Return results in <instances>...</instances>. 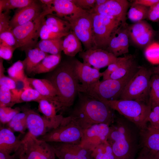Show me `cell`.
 <instances>
[{"label": "cell", "mask_w": 159, "mask_h": 159, "mask_svg": "<svg viewBox=\"0 0 159 159\" xmlns=\"http://www.w3.org/2000/svg\"><path fill=\"white\" fill-rule=\"evenodd\" d=\"M129 6V3L126 0H107L90 13L109 16L124 23L126 22V15Z\"/></svg>", "instance_id": "obj_17"}, {"label": "cell", "mask_w": 159, "mask_h": 159, "mask_svg": "<svg viewBox=\"0 0 159 159\" xmlns=\"http://www.w3.org/2000/svg\"><path fill=\"white\" fill-rule=\"evenodd\" d=\"M110 125L105 123L94 125L83 131L80 144L91 151L96 146L107 140Z\"/></svg>", "instance_id": "obj_13"}, {"label": "cell", "mask_w": 159, "mask_h": 159, "mask_svg": "<svg viewBox=\"0 0 159 159\" xmlns=\"http://www.w3.org/2000/svg\"><path fill=\"white\" fill-rule=\"evenodd\" d=\"M93 159H116L112 148L107 140L96 146L91 151Z\"/></svg>", "instance_id": "obj_31"}, {"label": "cell", "mask_w": 159, "mask_h": 159, "mask_svg": "<svg viewBox=\"0 0 159 159\" xmlns=\"http://www.w3.org/2000/svg\"><path fill=\"white\" fill-rule=\"evenodd\" d=\"M73 57L61 62L50 72L47 79L57 92L59 110L73 105L79 92L80 83L75 71V59Z\"/></svg>", "instance_id": "obj_3"}, {"label": "cell", "mask_w": 159, "mask_h": 159, "mask_svg": "<svg viewBox=\"0 0 159 159\" xmlns=\"http://www.w3.org/2000/svg\"><path fill=\"white\" fill-rule=\"evenodd\" d=\"M81 42L72 30L63 39L62 51L70 57L83 51Z\"/></svg>", "instance_id": "obj_26"}, {"label": "cell", "mask_w": 159, "mask_h": 159, "mask_svg": "<svg viewBox=\"0 0 159 159\" xmlns=\"http://www.w3.org/2000/svg\"><path fill=\"white\" fill-rule=\"evenodd\" d=\"M15 104L11 91L4 85H0V107H11Z\"/></svg>", "instance_id": "obj_39"}, {"label": "cell", "mask_w": 159, "mask_h": 159, "mask_svg": "<svg viewBox=\"0 0 159 159\" xmlns=\"http://www.w3.org/2000/svg\"><path fill=\"white\" fill-rule=\"evenodd\" d=\"M8 128L13 131L24 133L27 129L26 114L25 112H20L16 115L7 124Z\"/></svg>", "instance_id": "obj_34"}, {"label": "cell", "mask_w": 159, "mask_h": 159, "mask_svg": "<svg viewBox=\"0 0 159 159\" xmlns=\"http://www.w3.org/2000/svg\"><path fill=\"white\" fill-rule=\"evenodd\" d=\"M23 111L26 114V123L28 132L37 138L44 135L58 127L63 120H50L30 109L24 108Z\"/></svg>", "instance_id": "obj_12"}, {"label": "cell", "mask_w": 159, "mask_h": 159, "mask_svg": "<svg viewBox=\"0 0 159 159\" xmlns=\"http://www.w3.org/2000/svg\"><path fill=\"white\" fill-rule=\"evenodd\" d=\"M10 12L8 11L0 13V33L12 30L10 26Z\"/></svg>", "instance_id": "obj_47"}, {"label": "cell", "mask_w": 159, "mask_h": 159, "mask_svg": "<svg viewBox=\"0 0 159 159\" xmlns=\"http://www.w3.org/2000/svg\"><path fill=\"white\" fill-rule=\"evenodd\" d=\"M44 99L49 100L47 98L41 95L36 90L29 87L26 88L16 98L15 103L31 101L38 102Z\"/></svg>", "instance_id": "obj_36"}, {"label": "cell", "mask_w": 159, "mask_h": 159, "mask_svg": "<svg viewBox=\"0 0 159 159\" xmlns=\"http://www.w3.org/2000/svg\"><path fill=\"white\" fill-rule=\"evenodd\" d=\"M22 144V140L16 136L9 128L1 127L0 151L11 154L17 151Z\"/></svg>", "instance_id": "obj_24"}, {"label": "cell", "mask_w": 159, "mask_h": 159, "mask_svg": "<svg viewBox=\"0 0 159 159\" xmlns=\"http://www.w3.org/2000/svg\"><path fill=\"white\" fill-rule=\"evenodd\" d=\"M22 141L25 159H55L54 148L49 142L37 139L28 132Z\"/></svg>", "instance_id": "obj_10"}, {"label": "cell", "mask_w": 159, "mask_h": 159, "mask_svg": "<svg viewBox=\"0 0 159 159\" xmlns=\"http://www.w3.org/2000/svg\"><path fill=\"white\" fill-rule=\"evenodd\" d=\"M80 9L90 12L94 8L95 0H72Z\"/></svg>", "instance_id": "obj_48"}, {"label": "cell", "mask_w": 159, "mask_h": 159, "mask_svg": "<svg viewBox=\"0 0 159 159\" xmlns=\"http://www.w3.org/2000/svg\"><path fill=\"white\" fill-rule=\"evenodd\" d=\"M71 30L80 41L85 50L95 48L93 38L92 16L89 12L70 21Z\"/></svg>", "instance_id": "obj_11"}, {"label": "cell", "mask_w": 159, "mask_h": 159, "mask_svg": "<svg viewBox=\"0 0 159 159\" xmlns=\"http://www.w3.org/2000/svg\"><path fill=\"white\" fill-rule=\"evenodd\" d=\"M126 23L122 24L112 35L105 50L117 57L129 52V39Z\"/></svg>", "instance_id": "obj_15"}, {"label": "cell", "mask_w": 159, "mask_h": 159, "mask_svg": "<svg viewBox=\"0 0 159 159\" xmlns=\"http://www.w3.org/2000/svg\"><path fill=\"white\" fill-rule=\"evenodd\" d=\"M47 15L44 10L35 19L11 30L17 43L18 48L23 50L33 48L37 44L43 19Z\"/></svg>", "instance_id": "obj_9"}, {"label": "cell", "mask_w": 159, "mask_h": 159, "mask_svg": "<svg viewBox=\"0 0 159 159\" xmlns=\"http://www.w3.org/2000/svg\"><path fill=\"white\" fill-rule=\"evenodd\" d=\"M138 66L134 57L129 54L128 58L125 62L112 73L108 79H118L121 78Z\"/></svg>", "instance_id": "obj_33"}, {"label": "cell", "mask_w": 159, "mask_h": 159, "mask_svg": "<svg viewBox=\"0 0 159 159\" xmlns=\"http://www.w3.org/2000/svg\"><path fill=\"white\" fill-rule=\"evenodd\" d=\"M151 70L153 74L159 75V64L157 66L153 68Z\"/></svg>", "instance_id": "obj_55"}, {"label": "cell", "mask_w": 159, "mask_h": 159, "mask_svg": "<svg viewBox=\"0 0 159 159\" xmlns=\"http://www.w3.org/2000/svg\"><path fill=\"white\" fill-rule=\"evenodd\" d=\"M50 143L54 148L56 156L59 159H93L91 151L80 144Z\"/></svg>", "instance_id": "obj_16"}, {"label": "cell", "mask_w": 159, "mask_h": 159, "mask_svg": "<svg viewBox=\"0 0 159 159\" xmlns=\"http://www.w3.org/2000/svg\"><path fill=\"white\" fill-rule=\"evenodd\" d=\"M127 29L129 38L136 45L141 47H146L151 43L154 32L146 21L143 20L128 25Z\"/></svg>", "instance_id": "obj_19"}, {"label": "cell", "mask_w": 159, "mask_h": 159, "mask_svg": "<svg viewBox=\"0 0 159 159\" xmlns=\"http://www.w3.org/2000/svg\"><path fill=\"white\" fill-rule=\"evenodd\" d=\"M15 49L6 45L0 44V59L10 60Z\"/></svg>", "instance_id": "obj_49"}, {"label": "cell", "mask_w": 159, "mask_h": 159, "mask_svg": "<svg viewBox=\"0 0 159 159\" xmlns=\"http://www.w3.org/2000/svg\"><path fill=\"white\" fill-rule=\"evenodd\" d=\"M89 12L77 6L72 0H54L52 6L48 11L53 14L69 22Z\"/></svg>", "instance_id": "obj_18"}, {"label": "cell", "mask_w": 159, "mask_h": 159, "mask_svg": "<svg viewBox=\"0 0 159 159\" xmlns=\"http://www.w3.org/2000/svg\"><path fill=\"white\" fill-rule=\"evenodd\" d=\"M78 101L69 115L83 131L95 124L110 125L115 115L114 110L102 101L79 92Z\"/></svg>", "instance_id": "obj_2"}, {"label": "cell", "mask_w": 159, "mask_h": 159, "mask_svg": "<svg viewBox=\"0 0 159 159\" xmlns=\"http://www.w3.org/2000/svg\"><path fill=\"white\" fill-rule=\"evenodd\" d=\"M74 69L80 83L79 91L99 81L102 76V73L99 69L92 68L76 59Z\"/></svg>", "instance_id": "obj_20"}, {"label": "cell", "mask_w": 159, "mask_h": 159, "mask_svg": "<svg viewBox=\"0 0 159 159\" xmlns=\"http://www.w3.org/2000/svg\"><path fill=\"white\" fill-rule=\"evenodd\" d=\"M145 47V54L147 59L153 63L159 64V43H150Z\"/></svg>", "instance_id": "obj_41"}, {"label": "cell", "mask_w": 159, "mask_h": 159, "mask_svg": "<svg viewBox=\"0 0 159 159\" xmlns=\"http://www.w3.org/2000/svg\"><path fill=\"white\" fill-rule=\"evenodd\" d=\"M20 109L18 107L12 108L8 107H0V121L4 124L9 123L17 114L20 112Z\"/></svg>", "instance_id": "obj_42"}, {"label": "cell", "mask_w": 159, "mask_h": 159, "mask_svg": "<svg viewBox=\"0 0 159 159\" xmlns=\"http://www.w3.org/2000/svg\"><path fill=\"white\" fill-rule=\"evenodd\" d=\"M95 48L105 49L114 32L123 23L106 15L92 13Z\"/></svg>", "instance_id": "obj_8"}, {"label": "cell", "mask_w": 159, "mask_h": 159, "mask_svg": "<svg viewBox=\"0 0 159 159\" xmlns=\"http://www.w3.org/2000/svg\"><path fill=\"white\" fill-rule=\"evenodd\" d=\"M148 7L138 4H132L127 14L129 19L136 23L147 18Z\"/></svg>", "instance_id": "obj_32"}, {"label": "cell", "mask_w": 159, "mask_h": 159, "mask_svg": "<svg viewBox=\"0 0 159 159\" xmlns=\"http://www.w3.org/2000/svg\"><path fill=\"white\" fill-rule=\"evenodd\" d=\"M135 159H154L153 154L147 149L142 148Z\"/></svg>", "instance_id": "obj_52"}, {"label": "cell", "mask_w": 159, "mask_h": 159, "mask_svg": "<svg viewBox=\"0 0 159 159\" xmlns=\"http://www.w3.org/2000/svg\"><path fill=\"white\" fill-rule=\"evenodd\" d=\"M61 55H48L35 67L32 74L50 72L54 70L61 62Z\"/></svg>", "instance_id": "obj_28"}, {"label": "cell", "mask_w": 159, "mask_h": 159, "mask_svg": "<svg viewBox=\"0 0 159 159\" xmlns=\"http://www.w3.org/2000/svg\"><path fill=\"white\" fill-rule=\"evenodd\" d=\"M148 103L150 106L159 105V75H152L148 94Z\"/></svg>", "instance_id": "obj_35"}, {"label": "cell", "mask_w": 159, "mask_h": 159, "mask_svg": "<svg viewBox=\"0 0 159 159\" xmlns=\"http://www.w3.org/2000/svg\"><path fill=\"white\" fill-rule=\"evenodd\" d=\"M24 151V145L23 143L20 148L13 154L0 151V159H19Z\"/></svg>", "instance_id": "obj_51"}, {"label": "cell", "mask_w": 159, "mask_h": 159, "mask_svg": "<svg viewBox=\"0 0 159 159\" xmlns=\"http://www.w3.org/2000/svg\"><path fill=\"white\" fill-rule=\"evenodd\" d=\"M32 0H0V13L3 11H10L15 8L19 9L27 6L35 1Z\"/></svg>", "instance_id": "obj_37"}, {"label": "cell", "mask_w": 159, "mask_h": 159, "mask_svg": "<svg viewBox=\"0 0 159 159\" xmlns=\"http://www.w3.org/2000/svg\"><path fill=\"white\" fill-rule=\"evenodd\" d=\"M150 107L151 109L147 119L148 123L153 127L159 128V105Z\"/></svg>", "instance_id": "obj_46"}, {"label": "cell", "mask_w": 159, "mask_h": 159, "mask_svg": "<svg viewBox=\"0 0 159 159\" xmlns=\"http://www.w3.org/2000/svg\"><path fill=\"white\" fill-rule=\"evenodd\" d=\"M141 147L145 148L153 154L159 151V128L148 123L140 130Z\"/></svg>", "instance_id": "obj_23"}, {"label": "cell", "mask_w": 159, "mask_h": 159, "mask_svg": "<svg viewBox=\"0 0 159 159\" xmlns=\"http://www.w3.org/2000/svg\"><path fill=\"white\" fill-rule=\"evenodd\" d=\"M45 21L47 27L56 33L68 34L72 30L71 24L68 21L53 15H47Z\"/></svg>", "instance_id": "obj_27"}, {"label": "cell", "mask_w": 159, "mask_h": 159, "mask_svg": "<svg viewBox=\"0 0 159 159\" xmlns=\"http://www.w3.org/2000/svg\"><path fill=\"white\" fill-rule=\"evenodd\" d=\"M43 10L42 4L36 1L27 6L19 9L10 20L11 29L35 19Z\"/></svg>", "instance_id": "obj_21"}, {"label": "cell", "mask_w": 159, "mask_h": 159, "mask_svg": "<svg viewBox=\"0 0 159 159\" xmlns=\"http://www.w3.org/2000/svg\"><path fill=\"white\" fill-rule=\"evenodd\" d=\"M25 66L23 61L19 60L14 63L7 69V73L14 80H23L27 77L25 74Z\"/></svg>", "instance_id": "obj_38"}, {"label": "cell", "mask_w": 159, "mask_h": 159, "mask_svg": "<svg viewBox=\"0 0 159 159\" xmlns=\"http://www.w3.org/2000/svg\"><path fill=\"white\" fill-rule=\"evenodd\" d=\"M83 132V130L69 116L64 117L58 127L39 139L49 143L80 144Z\"/></svg>", "instance_id": "obj_7"}, {"label": "cell", "mask_w": 159, "mask_h": 159, "mask_svg": "<svg viewBox=\"0 0 159 159\" xmlns=\"http://www.w3.org/2000/svg\"><path fill=\"white\" fill-rule=\"evenodd\" d=\"M139 67H135L121 78L99 81L87 88L80 90L79 92L99 100H119L125 86Z\"/></svg>", "instance_id": "obj_4"}, {"label": "cell", "mask_w": 159, "mask_h": 159, "mask_svg": "<svg viewBox=\"0 0 159 159\" xmlns=\"http://www.w3.org/2000/svg\"><path fill=\"white\" fill-rule=\"evenodd\" d=\"M68 34L57 33L53 32L46 26L45 17L43 19L39 34V37L41 40L61 39L64 37Z\"/></svg>", "instance_id": "obj_40"}, {"label": "cell", "mask_w": 159, "mask_h": 159, "mask_svg": "<svg viewBox=\"0 0 159 159\" xmlns=\"http://www.w3.org/2000/svg\"><path fill=\"white\" fill-rule=\"evenodd\" d=\"M31 87L37 91L41 95L47 98L59 110L57 92L52 83L47 79L27 77Z\"/></svg>", "instance_id": "obj_22"}, {"label": "cell", "mask_w": 159, "mask_h": 159, "mask_svg": "<svg viewBox=\"0 0 159 159\" xmlns=\"http://www.w3.org/2000/svg\"><path fill=\"white\" fill-rule=\"evenodd\" d=\"M107 1V0H95L94 7L92 10L96 9L101 5L105 3Z\"/></svg>", "instance_id": "obj_54"}, {"label": "cell", "mask_w": 159, "mask_h": 159, "mask_svg": "<svg viewBox=\"0 0 159 159\" xmlns=\"http://www.w3.org/2000/svg\"><path fill=\"white\" fill-rule=\"evenodd\" d=\"M4 68L3 64V60H0V85H4L11 91L14 90L16 86L15 81L10 77L5 76L4 73Z\"/></svg>", "instance_id": "obj_44"}, {"label": "cell", "mask_w": 159, "mask_h": 159, "mask_svg": "<svg viewBox=\"0 0 159 159\" xmlns=\"http://www.w3.org/2000/svg\"><path fill=\"white\" fill-rule=\"evenodd\" d=\"M152 74L151 70L139 66L125 86L119 99L136 100L148 103L150 82Z\"/></svg>", "instance_id": "obj_6"}, {"label": "cell", "mask_w": 159, "mask_h": 159, "mask_svg": "<svg viewBox=\"0 0 159 159\" xmlns=\"http://www.w3.org/2000/svg\"><path fill=\"white\" fill-rule=\"evenodd\" d=\"M19 159H25L24 155V151L23 153L21 155Z\"/></svg>", "instance_id": "obj_57"}, {"label": "cell", "mask_w": 159, "mask_h": 159, "mask_svg": "<svg viewBox=\"0 0 159 159\" xmlns=\"http://www.w3.org/2000/svg\"><path fill=\"white\" fill-rule=\"evenodd\" d=\"M129 55L123 57H117L115 62L110 64L107 68L102 72L103 80L107 79L109 76L117 69L127 60Z\"/></svg>", "instance_id": "obj_43"}, {"label": "cell", "mask_w": 159, "mask_h": 159, "mask_svg": "<svg viewBox=\"0 0 159 159\" xmlns=\"http://www.w3.org/2000/svg\"><path fill=\"white\" fill-rule=\"evenodd\" d=\"M26 58L23 60L25 69L28 75L32 74L35 67L48 54L35 47L26 50Z\"/></svg>", "instance_id": "obj_25"}, {"label": "cell", "mask_w": 159, "mask_h": 159, "mask_svg": "<svg viewBox=\"0 0 159 159\" xmlns=\"http://www.w3.org/2000/svg\"><path fill=\"white\" fill-rule=\"evenodd\" d=\"M0 44L6 45L15 49L18 48L16 39L11 30L0 33Z\"/></svg>", "instance_id": "obj_45"}, {"label": "cell", "mask_w": 159, "mask_h": 159, "mask_svg": "<svg viewBox=\"0 0 159 159\" xmlns=\"http://www.w3.org/2000/svg\"><path fill=\"white\" fill-rule=\"evenodd\" d=\"M159 1V0H136L132 4H138L147 7L152 6Z\"/></svg>", "instance_id": "obj_53"}, {"label": "cell", "mask_w": 159, "mask_h": 159, "mask_svg": "<svg viewBox=\"0 0 159 159\" xmlns=\"http://www.w3.org/2000/svg\"><path fill=\"white\" fill-rule=\"evenodd\" d=\"M38 103V110L47 119L53 121H62L64 117L61 115H57V109L52 102L47 99L39 100Z\"/></svg>", "instance_id": "obj_29"}, {"label": "cell", "mask_w": 159, "mask_h": 159, "mask_svg": "<svg viewBox=\"0 0 159 159\" xmlns=\"http://www.w3.org/2000/svg\"><path fill=\"white\" fill-rule=\"evenodd\" d=\"M147 18L153 21L159 20V1L149 8Z\"/></svg>", "instance_id": "obj_50"}, {"label": "cell", "mask_w": 159, "mask_h": 159, "mask_svg": "<svg viewBox=\"0 0 159 159\" xmlns=\"http://www.w3.org/2000/svg\"><path fill=\"white\" fill-rule=\"evenodd\" d=\"M154 159H159V151L153 154Z\"/></svg>", "instance_id": "obj_56"}, {"label": "cell", "mask_w": 159, "mask_h": 159, "mask_svg": "<svg viewBox=\"0 0 159 159\" xmlns=\"http://www.w3.org/2000/svg\"><path fill=\"white\" fill-rule=\"evenodd\" d=\"M107 141L116 159H135L141 148L140 129L122 115L115 116Z\"/></svg>", "instance_id": "obj_1"}, {"label": "cell", "mask_w": 159, "mask_h": 159, "mask_svg": "<svg viewBox=\"0 0 159 159\" xmlns=\"http://www.w3.org/2000/svg\"><path fill=\"white\" fill-rule=\"evenodd\" d=\"M135 125L140 130L148 124L147 119L151 109L148 103L132 100H100Z\"/></svg>", "instance_id": "obj_5"}, {"label": "cell", "mask_w": 159, "mask_h": 159, "mask_svg": "<svg viewBox=\"0 0 159 159\" xmlns=\"http://www.w3.org/2000/svg\"><path fill=\"white\" fill-rule=\"evenodd\" d=\"M79 56L84 63L99 69L115 62L117 57L105 50L97 48L83 51Z\"/></svg>", "instance_id": "obj_14"}, {"label": "cell", "mask_w": 159, "mask_h": 159, "mask_svg": "<svg viewBox=\"0 0 159 159\" xmlns=\"http://www.w3.org/2000/svg\"><path fill=\"white\" fill-rule=\"evenodd\" d=\"M62 38L41 40L37 43L36 47L47 54H60L62 51Z\"/></svg>", "instance_id": "obj_30"}]
</instances>
